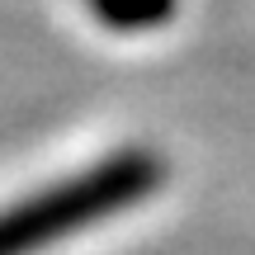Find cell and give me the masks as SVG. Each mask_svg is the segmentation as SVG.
<instances>
[{"label":"cell","instance_id":"obj_1","mask_svg":"<svg viewBox=\"0 0 255 255\" xmlns=\"http://www.w3.org/2000/svg\"><path fill=\"white\" fill-rule=\"evenodd\" d=\"M161 184H165L161 156L146 146H123V151L95 161L90 170L47 184L33 199L9 203L0 213V255H38L71 232H85L132 203L151 199Z\"/></svg>","mask_w":255,"mask_h":255},{"label":"cell","instance_id":"obj_2","mask_svg":"<svg viewBox=\"0 0 255 255\" xmlns=\"http://www.w3.org/2000/svg\"><path fill=\"white\" fill-rule=\"evenodd\" d=\"M90 14L104 28H119V33H142V28H161L170 24V14L180 9V0H85Z\"/></svg>","mask_w":255,"mask_h":255}]
</instances>
